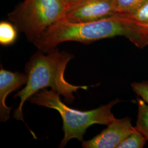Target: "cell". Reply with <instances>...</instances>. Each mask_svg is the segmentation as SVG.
<instances>
[{"mask_svg": "<svg viewBox=\"0 0 148 148\" xmlns=\"http://www.w3.org/2000/svg\"><path fill=\"white\" fill-rule=\"evenodd\" d=\"M131 87L133 90L148 104V81L133 82Z\"/></svg>", "mask_w": 148, "mask_h": 148, "instance_id": "cell-13", "label": "cell"}, {"mask_svg": "<svg viewBox=\"0 0 148 148\" xmlns=\"http://www.w3.org/2000/svg\"><path fill=\"white\" fill-rule=\"evenodd\" d=\"M147 140L146 138L136 128V130L117 148H143Z\"/></svg>", "mask_w": 148, "mask_h": 148, "instance_id": "cell-11", "label": "cell"}, {"mask_svg": "<svg viewBox=\"0 0 148 148\" xmlns=\"http://www.w3.org/2000/svg\"><path fill=\"white\" fill-rule=\"evenodd\" d=\"M80 0H64V1L67 3V5H73L75 3L79 1Z\"/></svg>", "mask_w": 148, "mask_h": 148, "instance_id": "cell-14", "label": "cell"}, {"mask_svg": "<svg viewBox=\"0 0 148 148\" xmlns=\"http://www.w3.org/2000/svg\"><path fill=\"white\" fill-rule=\"evenodd\" d=\"M68 8L64 0H24L8 17L34 44L48 29L65 19Z\"/></svg>", "mask_w": 148, "mask_h": 148, "instance_id": "cell-4", "label": "cell"}, {"mask_svg": "<svg viewBox=\"0 0 148 148\" xmlns=\"http://www.w3.org/2000/svg\"><path fill=\"white\" fill-rule=\"evenodd\" d=\"M143 24V25H144L145 27H148V24Z\"/></svg>", "mask_w": 148, "mask_h": 148, "instance_id": "cell-15", "label": "cell"}, {"mask_svg": "<svg viewBox=\"0 0 148 148\" xmlns=\"http://www.w3.org/2000/svg\"><path fill=\"white\" fill-rule=\"evenodd\" d=\"M27 76L19 72H12L3 69L0 70V120L6 122L10 117L12 108L7 106L5 99L11 92L26 85Z\"/></svg>", "mask_w": 148, "mask_h": 148, "instance_id": "cell-7", "label": "cell"}, {"mask_svg": "<svg viewBox=\"0 0 148 148\" xmlns=\"http://www.w3.org/2000/svg\"><path fill=\"white\" fill-rule=\"evenodd\" d=\"M115 14V0H80L68 6L64 19L72 23H87Z\"/></svg>", "mask_w": 148, "mask_h": 148, "instance_id": "cell-5", "label": "cell"}, {"mask_svg": "<svg viewBox=\"0 0 148 148\" xmlns=\"http://www.w3.org/2000/svg\"><path fill=\"white\" fill-rule=\"evenodd\" d=\"M32 103L56 110L63 120L64 135L59 147L64 148L71 139L83 142V137L87 128L95 124L108 125L116 119L111 112L112 106L120 102L116 99L109 104L95 109L81 111L69 108L62 102L58 93L52 90H40L29 99Z\"/></svg>", "mask_w": 148, "mask_h": 148, "instance_id": "cell-3", "label": "cell"}, {"mask_svg": "<svg viewBox=\"0 0 148 148\" xmlns=\"http://www.w3.org/2000/svg\"><path fill=\"white\" fill-rule=\"evenodd\" d=\"M44 54L41 52L35 53L29 59L25 68L27 76L25 87L18 92L14 98H19L20 103L14 111L13 117L24 122L23 106L25 102L40 90L51 87L59 95L63 96L65 101L71 104L74 92L79 90H87L86 86L72 85L66 81L64 73L66 65L74 56L55 48Z\"/></svg>", "mask_w": 148, "mask_h": 148, "instance_id": "cell-2", "label": "cell"}, {"mask_svg": "<svg viewBox=\"0 0 148 148\" xmlns=\"http://www.w3.org/2000/svg\"><path fill=\"white\" fill-rule=\"evenodd\" d=\"M17 29L7 21L0 23V43L3 46H9L16 41Z\"/></svg>", "mask_w": 148, "mask_h": 148, "instance_id": "cell-9", "label": "cell"}, {"mask_svg": "<svg viewBox=\"0 0 148 148\" xmlns=\"http://www.w3.org/2000/svg\"><path fill=\"white\" fill-rule=\"evenodd\" d=\"M116 36L126 37L137 47L143 48L148 45V27L120 13L87 23L64 19L48 29L34 45L40 51L47 53L66 41L88 44Z\"/></svg>", "mask_w": 148, "mask_h": 148, "instance_id": "cell-1", "label": "cell"}, {"mask_svg": "<svg viewBox=\"0 0 148 148\" xmlns=\"http://www.w3.org/2000/svg\"><path fill=\"white\" fill-rule=\"evenodd\" d=\"M135 130L130 118L116 119L99 134L89 140L83 141L82 146L85 148H117Z\"/></svg>", "mask_w": 148, "mask_h": 148, "instance_id": "cell-6", "label": "cell"}, {"mask_svg": "<svg viewBox=\"0 0 148 148\" xmlns=\"http://www.w3.org/2000/svg\"><path fill=\"white\" fill-rule=\"evenodd\" d=\"M126 15L140 24H148V1L136 11Z\"/></svg>", "mask_w": 148, "mask_h": 148, "instance_id": "cell-12", "label": "cell"}, {"mask_svg": "<svg viewBox=\"0 0 148 148\" xmlns=\"http://www.w3.org/2000/svg\"><path fill=\"white\" fill-rule=\"evenodd\" d=\"M138 113L136 128L148 140V104L139 97L137 98Z\"/></svg>", "mask_w": 148, "mask_h": 148, "instance_id": "cell-8", "label": "cell"}, {"mask_svg": "<svg viewBox=\"0 0 148 148\" xmlns=\"http://www.w3.org/2000/svg\"><path fill=\"white\" fill-rule=\"evenodd\" d=\"M148 0H115L116 13L128 14L136 11Z\"/></svg>", "mask_w": 148, "mask_h": 148, "instance_id": "cell-10", "label": "cell"}]
</instances>
